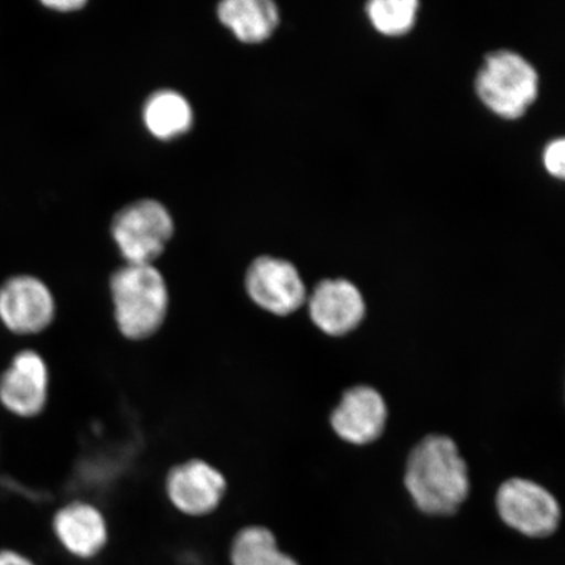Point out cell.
Masks as SVG:
<instances>
[{
  "instance_id": "cell-1",
  "label": "cell",
  "mask_w": 565,
  "mask_h": 565,
  "mask_svg": "<svg viewBox=\"0 0 565 565\" xmlns=\"http://www.w3.org/2000/svg\"><path fill=\"white\" fill-rule=\"evenodd\" d=\"M405 486L423 513L455 514L470 493L468 465L455 440L444 435L424 437L407 458Z\"/></svg>"
},
{
  "instance_id": "cell-2",
  "label": "cell",
  "mask_w": 565,
  "mask_h": 565,
  "mask_svg": "<svg viewBox=\"0 0 565 565\" xmlns=\"http://www.w3.org/2000/svg\"><path fill=\"white\" fill-rule=\"evenodd\" d=\"M109 291L116 327L124 338L147 341L164 327L171 295L157 266L125 264L111 274Z\"/></svg>"
},
{
  "instance_id": "cell-3",
  "label": "cell",
  "mask_w": 565,
  "mask_h": 565,
  "mask_svg": "<svg viewBox=\"0 0 565 565\" xmlns=\"http://www.w3.org/2000/svg\"><path fill=\"white\" fill-rule=\"evenodd\" d=\"M476 92L493 115L513 121L524 116L539 97L540 76L519 53L493 52L478 71Z\"/></svg>"
},
{
  "instance_id": "cell-4",
  "label": "cell",
  "mask_w": 565,
  "mask_h": 565,
  "mask_svg": "<svg viewBox=\"0 0 565 565\" xmlns=\"http://www.w3.org/2000/svg\"><path fill=\"white\" fill-rule=\"evenodd\" d=\"M174 218L152 198L126 204L113 217L110 233L125 264L154 265L174 235Z\"/></svg>"
},
{
  "instance_id": "cell-5",
  "label": "cell",
  "mask_w": 565,
  "mask_h": 565,
  "mask_svg": "<svg viewBox=\"0 0 565 565\" xmlns=\"http://www.w3.org/2000/svg\"><path fill=\"white\" fill-rule=\"evenodd\" d=\"M497 510L507 526L529 539L553 535L562 520L554 494L524 478L508 479L499 487Z\"/></svg>"
},
{
  "instance_id": "cell-6",
  "label": "cell",
  "mask_w": 565,
  "mask_h": 565,
  "mask_svg": "<svg viewBox=\"0 0 565 565\" xmlns=\"http://www.w3.org/2000/svg\"><path fill=\"white\" fill-rule=\"evenodd\" d=\"M245 292L265 312L286 317L307 303V287L301 275L287 259L260 256L246 268Z\"/></svg>"
},
{
  "instance_id": "cell-7",
  "label": "cell",
  "mask_w": 565,
  "mask_h": 565,
  "mask_svg": "<svg viewBox=\"0 0 565 565\" xmlns=\"http://www.w3.org/2000/svg\"><path fill=\"white\" fill-rule=\"evenodd\" d=\"M56 302L46 282L17 275L0 286V321L11 333L35 335L54 322Z\"/></svg>"
},
{
  "instance_id": "cell-8",
  "label": "cell",
  "mask_w": 565,
  "mask_h": 565,
  "mask_svg": "<svg viewBox=\"0 0 565 565\" xmlns=\"http://www.w3.org/2000/svg\"><path fill=\"white\" fill-rule=\"evenodd\" d=\"M228 491L227 478L204 459H188L168 471L166 492L177 511L190 518L214 513Z\"/></svg>"
},
{
  "instance_id": "cell-9",
  "label": "cell",
  "mask_w": 565,
  "mask_h": 565,
  "mask_svg": "<svg viewBox=\"0 0 565 565\" xmlns=\"http://www.w3.org/2000/svg\"><path fill=\"white\" fill-rule=\"evenodd\" d=\"M49 386L45 359L33 350L21 351L0 376V404L19 418H35L46 407Z\"/></svg>"
},
{
  "instance_id": "cell-10",
  "label": "cell",
  "mask_w": 565,
  "mask_h": 565,
  "mask_svg": "<svg viewBox=\"0 0 565 565\" xmlns=\"http://www.w3.org/2000/svg\"><path fill=\"white\" fill-rule=\"evenodd\" d=\"M310 320L323 334L343 337L363 322L366 306L363 294L348 279H324L307 299Z\"/></svg>"
},
{
  "instance_id": "cell-11",
  "label": "cell",
  "mask_w": 565,
  "mask_h": 565,
  "mask_svg": "<svg viewBox=\"0 0 565 565\" xmlns=\"http://www.w3.org/2000/svg\"><path fill=\"white\" fill-rule=\"evenodd\" d=\"M387 416L383 395L372 386L359 385L343 394L331 413L330 424L345 443L369 445L384 434Z\"/></svg>"
},
{
  "instance_id": "cell-12",
  "label": "cell",
  "mask_w": 565,
  "mask_h": 565,
  "mask_svg": "<svg viewBox=\"0 0 565 565\" xmlns=\"http://www.w3.org/2000/svg\"><path fill=\"white\" fill-rule=\"evenodd\" d=\"M53 530L67 553L82 559L100 554L108 543L104 514L87 501H71L62 507L54 515Z\"/></svg>"
},
{
  "instance_id": "cell-13",
  "label": "cell",
  "mask_w": 565,
  "mask_h": 565,
  "mask_svg": "<svg viewBox=\"0 0 565 565\" xmlns=\"http://www.w3.org/2000/svg\"><path fill=\"white\" fill-rule=\"evenodd\" d=\"M218 21L243 44H264L280 23L278 6L271 0H224L217 4Z\"/></svg>"
},
{
  "instance_id": "cell-14",
  "label": "cell",
  "mask_w": 565,
  "mask_h": 565,
  "mask_svg": "<svg viewBox=\"0 0 565 565\" xmlns=\"http://www.w3.org/2000/svg\"><path fill=\"white\" fill-rule=\"evenodd\" d=\"M141 121L154 139H179L192 130L193 106L179 90L159 89L147 97L141 109Z\"/></svg>"
},
{
  "instance_id": "cell-15",
  "label": "cell",
  "mask_w": 565,
  "mask_h": 565,
  "mask_svg": "<svg viewBox=\"0 0 565 565\" xmlns=\"http://www.w3.org/2000/svg\"><path fill=\"white\" fill-rule=\"evenodd\" d=\"M232 565H300L279 550L271 530L246 526L236 534L231 547Z\"/></svg>"
},
{
  "instance_id": "cell-16",
  "label": "cell",
  "mask_w": 565,
  "mask_h": 565,
  "mask_svg": "<svg viewBox=\"0 0 565 565\" xmlns=\"http://www.w3.org/2000/svg\"><path fill=\"white\" fill-rule=\"evenodd\" d=\"M419 7L416 0H373L366 3L365 12L379 33L399 38L413 30Z\"/></svg>"
},
{
  "instance_id": "cell-17",
  "label": "cell",
  "mask_w": 565,
  "mask_h": 565,
  "mask_svg": "<svg viewBox=\"0 0 565 565\" xmlns=\"http://www.w3.org/2000/svg\"><path fill=\"white\" fill-rule=\"evenodd\" d=\"M543 166L548 174L563 180L565 175V140L557 138L551 140L543 150Z\"/></svg>"
},
{
  "instance_id": "cell-18",
  "label": "cell",
  "mask_w": 565,
  "mask_h": 565,
  "mask_svg": "<svg viewBox=\"0 0 565 565\" xmlns=\"http://www.w3.org/2000/svg\"><path fill=\"white\" fill-rule=\"evenodd\" d=\"M49 10L61 13L79 12L86 9V0H51V2L42 3Z\"/></svg>"
},
{
  "instance_id": "cell-19",
  "label": "cell",
  "mask_w": 565,
  "mask_h": 565,
  "mask_svg": "<svg viewBox=\"0 0 565 565\" xmlns=\"http://www.w3.org/2000/svg\"><path fill=\"white\" fill-rule=\"evenodd\" d=\"M0 565H35L30 557L13 550H0Z\"/></svg>"
}]
</instances>
